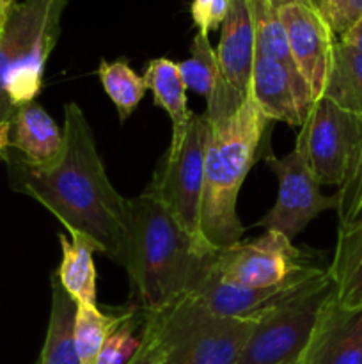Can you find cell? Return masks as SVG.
<instances>
[{
	"label": "cell",
	"mask_w": 362,
	"mask_h": 364,
	"mask_svg": "<svg viewBox=\"0 0 362 364\" xmlns=\"http://www.w3.org/2000/svg\"><path fill=\"white\" fill-rule=\"evenodd\" d=\"M336 295L329 269L258 320L236 364H298L323 309Z\"/></svg>",
	"instance_id": "obj_6"
},
{
	"label": "cell",
	"mask_w": 362,
	"mask_h": 364,
	"mask_svg": "<svg viewBox=\"0 0 362 364\" xmlns=\"http://www.w3.org/2000/svg\"><path fill=\"white\" fill-rule=\"evenodd\" d=\"M248 6H251L252 21H254L256 50L263 55L286 64L291 70H297L291 59L286 31H284L275 4L272 0H248Z\"/></svg>",
	"instance_id": "obj_24"
},
{
	"label": "cell",
	"mask_w": 362,
	"mask_h": 364,
	"mask_svg": "<svg viewBox=\"0 0 362 364\" xmlns=\"http://www.w3.org/2000/svg\"><path fill=\"white\" fill-rule=\"evenodd\" d=\"M16 0H0V32H2L4 25H6L7 18H9L11 11L16 6Z\"/></svg>",
	"instance_id": "obj_33"
},
{
	"label": "cell",
	"mask_w": 362,
	"mask_h": 364,
	"mask_svg": "<svg viewBox=\"0 0 362 364\" xmlns=\"http://www.w3.org/2000/svg\"><path fill=\"white\" fill-rule=\"evenodd\" d=\"M305 2H307L312 9H316L323 18H325V7H323V0H305Z\"/></svg>",
	"instance_id": "obj_34"
},
{
	"label": "cell",
	"mask_w": 362,
	"mask_h": 364,
	"mask_svg": "<svg viewBox=\"0 0 362 364\" xmlns=\"http://www.w3.org/2000/svg\"><path fill=\"white\" fill-rule=\"evenodd\" d=\"M59 240L62 259L55 277L60 287L77 304H96L98 272L94 265V252H99L98 245L91 238L78 233H71L70 237L59 235Z\"/></svg>",
	"instance_id": "obj_17"
},
{
	"label": "cell",
	"mask_w": 362,
	"mask_h": 364,
	"mask_svg": "<svg viewBox=\"0 0 362 364\" xmlns=\"http://www.w3.org/2000/svg\"><path fill=\"white\" fill-rule=\"evenodd\" d=\"M9 148L27 166L48 167L62 155L64 130L38 102H31L20 107L11 119Z\"/></svg>",
	"instance_id": "obj_16"
},
{
	"label": "cell",
	"mask_w": 362,
	"mask_h": 364,
	"mask_svg": "<svg viewBox=\"0 0 362 364\" xmlns=\"http://www.w3.org/2000/svg\"><path fill=\"white\" fill-rule=\"evenodd\" d=\"M135 306L121 311L105 313L98 304H77L75 313V345L82 364H96L99 352L112 331L128 318Z\"/></svg>",
	"instance_id": "obj_22"
},
{
	"label": "cell",
	"mask_w": 362,
	"mask_h": 364,
	"mask_svg": "<svg viewBox=\"0 0 362 364\" xmlns=\"http://www.w3.org/2000/svg\"><path fill=\"white\" fill-rule=\"evenodd\" d=\"M312 277L295 281L290 284H279L273 288H251L224 283L209 270L204 279L197 284L194 294L216 315L227 316V318L258 320L259 316L291 297L305 281L312 279Z\"/></svg>",
	"instance_id": "obj_14"
},
{
	"label": "cell",
	"mask_w": 362,
	"mask_h": 364,
	"mask_svg": "<svg viewBox=\"0 0 362 364\" xmlns=\"http://www.w3.org/2000/svg\"><path fill=\"white\" fill-rule=\"evenodd\" d=\"M67 0H23L0 32V121L41 92L46 60L55 48Z\"/></svg>",
	"instance_id": "obj_4"
},
{
	"label": "cell",
	"mask_w": 362,
	"mask_h": 364,
	"mask_svg": "<svg viewBox=\"0 0 362 364\" xmlns=\"http://www.w3.org/2000/svg\"><path fill=\"white\" fill-rule=\"evenodd\" d=\"M206 142L208 119L204 112L194 114L183 137L176 144H169L162 166L153 176L151 185L146 188V192L158 199L180 226L199 242Z\"/></svg>",
	"instance_id": "obj_8"
},
{
	"label": "cell",
	"mask_w": 362,
	"mask_h": 364,
	"mask_svg": "<svg viewBox=\"0 0 362 364\" xmlns=\"http://www.w3.org/2000/svg\"><path fill=\"white\" fill-rule=\"evenodd\" d=\"M311 251L297 247L277 231H265L248 242H236L215 255L212 274L229 284L273 288L325 272Z\"/></svg>",
	"instance_id": "obj_7"
},
{
	"label": "cell",
	"mask_w": 362,
	"mask_h": 364,
	"mask_svg": "<svg viewBox=\"0 0 362 364\" xmlns=\"http://www.w3.org/2000/svg\"><path fill=\"white\" fill-rule=\"evenodd\" d=\"M75 313L77 302L53 276L48 331L38 364H82L75 345Z\"/></svg>",
	"instance_id": "obj_20"
},
{
	"label": "cell",
	"mask_w": 362,
	"mask_h": 364,
	"mask_svg": "<svg viewBox=\"0 0 362 364\" xmlns=\"http://www.w3.org/2000/svg\"><path fill=\"white\" fill-rule=\"evenodd\" d=\"M146 87L153 92V100L160 109L165 110L172 123L170 146L183 137L194 114L188 109L187 85L181 77L180 64L167 57L149 60L144 71Z\"/></svg>",
	"instance_id": "obj_18"
},
{
	"label": "cell",
	"mask_w": 362,
	"mask_h": 364,
	"mask_svg": "<svg viewBox=\"0 0 362 364\" xmlns=\"http://www.w3.org/2000/svg\"><path fill=\"white\" fill-rule=\"evenodd\" d=\"M329 274L337 302L344 308H362V220L337 230Z\"/></svg>",
	"instance_id": "obj_19"
},
{
	"label": "cell",
	"mask_w": 362,
	"mask_h": 364,
	"mask_svg": "<svg viewBox=\"0 0 362 364\" xmlns=\"http://www.w3.org/2000/svg\"><path fill=\"white\" fill-rule=\"evenodd\" d=\"M208 142L204 155L199 238L219 252L240 242L245 228L238 217V196L256 164L272 121L251 96H241L224 78L206 102Z\"/></svg>",
	"instance_id": "obj_2"
},
{
	"label": "cell",
	"mask_w": 362,
	"mask_h": 364,
	"mask_svg": "<svg viewBox=\"0 0 362 364\" xmlns=\"http://www.w3.org/2000/svg\"><path fill=\"white\" fill-rule=\"evenodd\" d=\"M98 78L106 96L116 105L119 121L124 123L146 96L148 87L144 77H141L126 60H102L98 66Z\"/></svg>",
	"instance_id": "obj_23"
},
{
	"label": "cell",
	"mask_w": 362,
	"mask_h": 364,
	"mask_svg": "<svg viewBox=\"0 0 362 364\" xmlns=\"http://www.w3.org/2000/svg\"><path fill=\"white\" fill-rule=\"evenodd\" d=\"M265 160L279 181L275 205L258 223V226L265 228V231H277L293 240L319 213L325 210H336V194H323L322 183L314 176L300 149L295 148L283 159L268 153Z\"/></svg>",
	"instance_id": "obj_10"
},
{
	"label": "cell",
	"mask_w": 362,
	"mask_h": 364,
	"mask_svg": "<svg viewBox=\"0 0 362 364\" xmlns=\"http://www.w3.org/2000/svg\"><path fill=\"white\" fill-rule=\"evenodd\" d=\"M277 11L286 31L295 66L307 82L312 98H322L337 41L332 28L305 0H287L279 4Z\"/></svg>",
	"instance_id": "obj_11"
},
{
	"label": "cell",
	"mask_w": 362,
	"mask_h": 364,
	"mask_svg": "<svg viewBox=\"0 0 362 364\" xmlns=\"http://www.w3.org/2000/svg\"><path fill=\"white\" fill-rule=\"evenodd\" d=\"M11 144V121H0V156L7 151Z\"/></svg>",
	"instance_id": "obj_32"
},
{
	"label": "cell",
	"mask_w": 362,
	"mask_h": 364,
	"mask_svg": "<svg viewBox=\"0 0 362 364\" xmlns=\"http://www.w3.org/2000/svg\"><path fill=\"white\" fill-rule=\"evenodd\" d=\"M337 41L346 43V45L353 46V48L361 50V52H362V20L358 21V23L355 25V27L351 28V31L348 32V34L344 36V38L337 39Z\"/></svg>",
	"instance_id": "obj_31"
},
{
	"label": "cell",
	"mask_w": 362,
	"mask_h": 364,
	"mask_svg": "<svg viewBox=\"0 0 362 364\" xmlns=\"http://www.w3.org/2000/svg\"><path fill=\"white\" fill-rule=\"evenodd\" d=\"M323 96L341 109L362 117V52L336 41L332 68Z\"/></svg>",
	"instance_id": "obj_21"
},
{
	"label": "cell",
	"mask_w": 362,
	"mask_h": 364,
	"mask_svg": "<svg viewBox=\"0 0 362 364\" xmlns=\"http://www.w3.org/2000/svg\"><path fill=\"white\" fill-rule=\"evenodd\" d=\"M215 53L224 80L241 96H248L256 59V32L248 0H231Z\"/></svg>",
	"instance_id": "obj_15"
},
{
	"label": "cell",
	"mask_w": 362,
	"mask_h": 364,
	"mask_svg": "<svg viewBox=\"0 0 362 364\" xmlns=\"http://www.w3.org/2000/svg\"><path fill=\"white\" fill-rule=\"evenodd\" d=\"M298 364H362V308H344L334 295Z\"/></svg>",
	"instance_id": "obj_13"
},
{
	"label": "cell",
	"mask_w": 362,
	"mask_h": 364,
	"mask_svg": "<svg viewBox=\"0 0 362 364\" xmlns=\"http://www.w3.org/2000/svg\"><path fill=\"white\" fill-rule=\"evenodd\" d=\"M130 364H162L158 345H156L155 338L151 336L148 327H144V341H142L141 350L137 352V355H135V359Z\"/></svg>",
	"instance_id": "obj_30"
},
{
	"label": "cell",
	"mask_w": 362,
	"mask_h": 364,
	"mask_svg": "<svg viewBox=\"0 0 362 364\" xmlns=\"http://www.w3.org/2000/svg\"><path fill=\"white\" fill-rule=\"evenodd\" d=\"M216 252L180 226L148 192L128 199V231L121 267L128 272L137 306L155 313L194 294Z\"/></svg>",
	"instance_id": "obj_3"
},
{
	"label": "cell",
	"mask_w": 362,
	"mask_h": 364,
	"mask_svg": "<svg viewBox=\"0 0 362 364\" xmlns=\"http://www.w3.org/2000/svg\"><path fill=\"white\" fill-rule=\"evenodd\" d=\"M362 146V117L322 96L312 103L298 130L300 149L322 185L343 187L353 171Z\"/></svg>",
	"instance_id": "obj_9"
},
{
	"label": "cell",
	"mask_w": 362,
	"mask_h": 364,
	"mask_svg": "<svg viewBox=\"0 0 362 364\" xmlns=\"http://www.w3.org/2000/svg\"><path fill=\"white\" fill-rule=\"evenodd\" d=\"M229 9L231 0H192L190 14L199 32L209 36V32L224 25Z\"/></svg>",
	"instance_id": "obj_29"
},
{
	"label": "cell",
	"mask_w": 362,
	"mask_h": 364,
	"mask_svg": "<svg viewBox=\"0 0 362 364\" xmlns=\"http://www.w3.org/2000/svg\"><path fill=\"white\" fill-rule=\"evenodd\" d=\"M323 7L336 39L344 38L362 20V0H323Z\"/></svg>",
	"instance_id": "obj_28"
},
{
	"label": "cell",
	"mask_w": 362,
	"mask_h": 364,
	"mask_svg": "<svg viewBox=\"0 0 362 364\" xmlns=\"http://www.w3.org/2000/svg\"><path fill=\"white\" fill-rule=\"evenodd\" d=\"M248 96L263 116L283 121L290 127H302L312 103V92L297 70L266 57L256 50Z\"/></svg>",
	"instance_id": "obj_12"
},
{
	"label": "cell",
	"mask_w": 362,
	"mask_h": 364,
	"mask_svg": "<svg viewBox=\"0 0 362 364\" xmlns=\"http://www.w3.org/2000/svg\"><path fill=\"white\" fill-rule=\"evenodd\" d=\"M337 206L336 212L339 217V228L351 226L362 220V146L358 151L353 171L344 181L343 187L336 192Z\"/></svg>",
	"instance_id": "obj_27"
},
{
	"label": "cell",
	"mask_w": 362,
	"mask_h": 364,
	"mask_svg": "<svg viewBox=\"0 0 362 364\" xmlns=\"http://www.w3.org/2000/svg\"><path fill=\"white\" fill-rule=\"evenodd\" d=\"M64 114V149L48 167H31L16 155L4 153L11 187L45 206L67 233L91 238L99 252L123 262L128 231V199L110 181L84 110L75 102Z\"/></svg>",
	"instance_id": "obj_1"
},
{
	"label": "cell",
	"mask_w": 362,
	"mask_h": 364,
	"mask_svg": "<svg viewBox=\"0 0 362 364\" xmlns=\"http://www.w3.org/2000/svg\"><path fill=\"white\" fill-rule=\"evenodd\" d=\"M273 4H275V6H279V4H283V2H287V0H272Z\"/></svg>",
	"instance_id": "obj_35"
},
{
	"label": "cell",
	"mask_w": 362,
	"mask_h": 364,
	"mask_svg": "<svg viewBox=\"0 0 362 364\" xmlns=\"http://www.w3.org/2000/svg\"><path fill=\"white\" fill-rule=\"evenodd\" d=\"M180 64L181 77L188 91L202 96L208 102L222 78L216 63V53L209 43V36L197 32L190 46V57Z\"/></svg>",
	"instance_id": "obj_25"
},
{
	"label": "cell",
	"mask_w": 362,
	"mask_h": 364,
	"mask_svg": "<svg viewBox=\"0 0 362 364\" xmlns=\"http://www.w3.org/2000/svg\"><path fill=\"white\" fill-rule=\"evenodd\" d=\"M146 327L158 345L162 364H236L254 320L213 313L195 294H187L155 313Z\"/></svg>",
	"instance_id": "obj_5"
},
{
	"label": "cell",
	"mask_w": 362,
	"mask_h": 364,
	"mask_svg": "<svg viewBox=\"0 0 362 364\" xmlns=\"http://www.w3.org/2000/svg\"><path fill=\"white\" fill-rule=\"evenodd\" d=\"M146 316L148 313L135 306L128 318H124L106 338L96 364H130L133 361L144 341Z\"/></svg>",
	"instance_id": "obj_26"
}]
</instances>
